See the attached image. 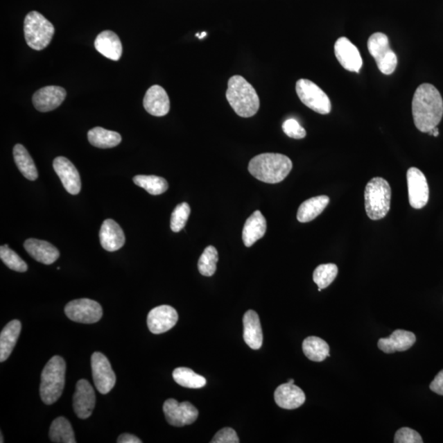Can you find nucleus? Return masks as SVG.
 Listing matches in <instances>:
<instances>
[{
	"mask_svg": "<svg viewBox=\"0 0 443 443\" xmlns=\"http://www.w3.org/2000/svg\"><path fill=\"white\" fill-rule=\"evenodd\" d=\"M65 315L69 320L80 324H95L103 316L102 307L91 299H78L67 304Z\"/></svg>",
	"mask_w": 443,
	"mask_h": 443,
	"instance_id": "obj_9",
	"label": "nucleus"
},
{
	"mask_svg": "<svg viewBox=\"0 0 443 443\" xmlns=\"http://www.w3.org/2000/svg\"><path fill=\"white\" fill-rule=\"evenodd\" d=\"M13 158L22 175L30 181L37 180L38 178L37 167L24 146L17 144L13 148Z\"/></svg>",
	"mask_w": 443,
	"mask_h": 443,
	"instance_id": "obj_29",
	"label": "nucleus"
},
{
	"mask_svg": "<svg viewBox=\"0 0 443 443\" xmlns=\"http://www.w3.org/2000/svg\"><path fill=\"white\" fill-rule=\"evenodd\" d=\"M0 258L6 266L12 270L24 272L28 270V266L19 254L13 252L8 245H3L0 247Z\"/></svg>",
	"mask_w": 443,
	"mask_h": 443,
	"instance_id": "obj_36",
	"label": "nucleus"
},
{
	"mask_svg": "<svg viewBox=\"0 0 443 443\" xmlns=\"http://www.w3.org/2000/svg\"><path fill=\"white\" fill-rule=\"evenodd\" d=\"M96 406V393L86 379H80L76 385L73 409L78 417L86 419L92 415Z\"/></svg>",
	"mask_w": 443,
	"mask_h": 443,
	"instance_id": "obj_14",
	"label": "nucleus"
},
{
	"mask_svg": "<svg viewBox=\"0 0 443 443\" xmlns=\"http://www.w3.org/2000/svg\"><path fill=\"white\" fill-rule=\"evenodd\" d=\"M119 443H141L142 441L135 435L130 433H124L118 438Z\"/></svg>",
	"mask_w": 443,
	"mask_h": 443,
	"instance_id": "obj_42",
	"label": "nucleus"
},
{
	"mask_svg": "<svg viewBox=\"0 0 443 443\" xmlns=\"http://www.w3.org/2000/svg\"><path fill=\"white\" fill-rule=\"evenodd\" d=\"M100 239L102 247L110 252H114L122 248L126 241L122 227L113 219H106L103 223L100 231Z\"/></svg>",
	"mask_w": 443,
	"mask_h": 443,
	"instance_id": "obj_21",
	"label": "nucleus"
},
{
	"mask_svg": "<svg viewBox=\"0 0 443 443\" xmlns=\"http://www.w3.org/2000/svg\"><path fill=\"white\" fill-rule=\"evenodd\" d=\"M368 49L382 73L391 75L395 71L397 57L389 46V40L386 35L376 33L371 35L368 40Z\"/></svg>",
	"mask_w": 443,
	"mask_h": 443,
	"instance_id": "obj_7",
	"label": "nucleus"
},
{
	"mask_svg": "<svg viewBox=\"0 0 443 443\" xmlns=\"http://www.w3.org/2000/svg\"><path fill=\"white\" fill-rule=\"evenodd\" d=\"M24 248L31 257L44 265H52L60 257L55 246L46 241L31 238L25 241Z\"/></svg>",
	"mask_w": 443,
	"mask_h": 443,
	"instance_id": "obj_22",
	"label": "nucleus"
},
{
	"mask_svg": "<svg viewBox=\"0 0 443 443\" xmlns=\"http://www.w3.org/2000/svg\"><path fill=\"white\" fill-rule=\"evenodd\" d=\"M283 130L286 136L293 139H303L306 136L305 128L294 119L286 120L283 124Z\"/></svg>",
	"mask_w": 443,
	"mask_h": 443,
	"instance_id": "obj_39",
	"label": "nucleus"
},
{
	"mask_svg": "<svg viewBox=\"0 0 443 443\" xmlns=\"http://www.w3.org/2000/svg\"><path fill=\"white\" fill-rule=\"evenodd\" d=\"M409 201L411 207L419 209L427 205L429 196L428 185L424 174L416 168L407 171Z\"/></svg>",
	"mask_w": 443,
	"mask_h": 443,
	"instance_id": "obj_12",
	"label": "nucleus"
},
{
	"mask_svg": "<svg viewBox=\"0 0 443 443\" xmlns=\"http://www.w3.org/2000/svg\"><path fill=\"white\" fill-rule=\"evenodd\" d=\"M297 96L304 105L318 114H328L332 105L327 94L310 80L301 79L295 86Z\"/></svg>",
	"mask_w": 443,
	"mask_h": 443,
	"instance_id": "obj_8",
	"label": "nucleus"
},
{
	"mask_svg": "<svg viewBox=\"0 0 443 443\" xmlns=\"http://www.w3.org/2000/svg\"><path fill=\"white\" fill-rule=\"evenodd\" d=\"M55 26L42 15L33 11L26 15L24 21V34L26 44L35 51H42L51 44Z\"/></svg>",
	"mask_w": 443,
	"mask_h": 443,
	"instance_id": "obj_6",
	"label": "nucleus"
},
{
	"mask_svg": "<svg viewBox=\"0 0 443 443\" xmlns=\"http://www.w3.org/2000/svg\"><path fill=\"white\" fill-rule=\"evenodd\" d=\"M226 97L232 110L243 118L253 117L261 105L256 89L239 75L228 80Z\"/></svg>",
	"mask_w": 443,
	"mask_h": 443,
	"instance_id": "obj_3",
	"label": "nucleus"
},
{
	"mask_svg": "<svg viewBox=\"0 0 443 443\" xmlns=\"http://www.w3.org/2000/svg\"><path fill=\"white\" fill-rule=\"evenodd\" d=\"M335 55L343 68L347 71L360 73L363 60L355 44L347 37L339 38L334 46Z\"/></svg>",
	"mask_w": 443,
	"mask_h": 443,
	"instance_id": "obj_15",
	"label": "nucleus"
},
{
	"mask_svg": "<svg viewBox=\"0 0 443 443\" xmlns=\"http://www.w3.org/2000/svg\"><path fill=\"white\" fill-rule=\"evenodd\" d=\"M165 418L169 424L183 427L193 424L198 418L199 411L190 402L179 403L175 399H168L163 407Z\"/></svg>",
	"mask_w": 443,
	"mask_h": 443,
	"instance_id": "obj_11",
	"label": "nucleus"
},
{
	"mask_svg": "<svg viewBox=\"0 0 443 443\" xmlns=\"http://www.w3.org/2000/svg\"><path fill=\"white\" fill-rule=\"evenodd\" d=\"M288 383L293 384L294 383V379H290Z\"/></svg>",
	"mask_w": 443,
	"mask_h": 443,
	"instance_id": "obj_45",
	"label": "nucleus"
},
{
	"mask_svg": "<svg viewBox=\"0 0 443 443\" xmlns=\"http://www.w3.org/2000/svg\"><path fill=\"white\" fill-rule=\"evenodd\" d=\"M95 47L103 56L113 61H119L123 53L122 42L114 31H104L98 35Z\"/></svg>",
	"mask_w": 443,
	"mask_h": 443,
	"instance_id": "obj_23",
	"label": "nucleus"
},
{
	"mask_svg": "<svg viewBox=\"0 0 443 443\" xmlns=\"http://www.w3.org/2000/svg\"><path fill=\"white\" fill-rule=\"evenodd\" d=\"M428 133L429 134V135H431L435 137L440 135V131H438V128L437 127L433 128L431 131H429Z\"/></svg>",
	"mask_w": 443,
	"mask_h": 443,
	"instance_id": "obj_43",
	"label": "nucleus"
},
{
	"mask_svg": "<svg viewBox=\"0 0 443 443\" xmlns=\"http://www.w3.org/2000/svg\"><path fill=\"white\" fill-rule=\"evenodd\" d=\"M392 190L389 183L382 177H374L365 191L367 216L372 220H379L387 216L391 207Z\"/></svg>",
	"mask_w": 443,
	"mask_h": 443,
	"instance_id": "obj_5",
	"label": "nucleus"
},
{
	"mask_svg": "<svg viewBox=\"0 0 443 443\" xmlns=\"http://www.w3.org/2000/svg\"><path fill=\"white\" fill-rule=\"evenodd\" d=\"M177 320L175 309L164 305L152 309L148 314L147 325L152 333L161 334L172 329Z\"/></svg>",
	"mask_w": 443,
	"mask_h": 443,
	"instance_id": "obj_13",
	"label": "nucleus"
},
{
	"mask_svg": "<svg viewBox=\"0 0 443 443\" xmlns=\"http://www.w3.org/2000/svg\"><path fill=\"white\" fill-rule=\"evenodd\" d=\"M211 443H238L239 437L234 429L232 428H225L219 431L213 440L210 441Z\"/></svg>",
	"mask_w": 443,
	"mask_h": 443,
	"instance_id": "obj_40",
	"label": "nucleus"
},
{
	"mask_svg": "<svg viewBox=\"0 0 443 443\" xmlns=\"http://www.w3.org/2000/svg\"><path fill=\"white\" fill-rule=\"evenodd\" d=\"M267 230V222L261 211L254 212L245 223L243 231V240L246 247H250L265 236Z\"/></svg>",
	"mask_w": 443,
	"mask_h": 443,
	"instance_id": "obj_25",
	"label": "nucleus"
},
{
	"mask_svg": "<svg viewBox=\"0 0 443 443\" xmlns=\"http://www.w3.org/2000/svg\"><path fill=\"white\" fill-rule=\"evenodd\" d=\"M416 337L409 331L398 329L394 331L390 337L379 340L378 347L384 353L392 354L397 351H406L413 347Z\"/></svg>",
	"mask_w": 443,
	"mask_h": 443,
	"instance_id": "obj_20",
	"label": "nucleus"
},
{
	"mask_svg": "<svg viewBox=\"0 0 443 443\" xmlns=\"http://www.w3.org/2000/svg\"><path fill=\"white\" fill-rule=\"evenodd\" d=\"M329 198L327 196H319L309 199L301 205L297 212V220L309 223L314 220L328 207Z\"/></svg>",
	"mask_w": 443,
	"mask_h": 443,
	"instance_id": "obj_27",
	"label": "nucleus"
},
{
	"mask_svg": "<svg viewBox=\"0 0 443 443\" xmlns=\"http://www.w3.org/2000/svg\"><path fill=\"white\" fill-rule=\"evenodd\" d=\"M173 378L180 386L187 388H201L207 385V379L203 376L186 367H179L174 370Z\"/></svg>",
	"mask_w": 443,
	"mask_h": 443,
	"instance_id": "obj_32",
	"label": "nucleus"
},
{
	"mask_svg": "<svg viewBox=\"0 0 443 443\" xmlns=\"http://www.w3.org/2000/svg\"><path fill=\"white\" fill-rule=\"evenodd\" d=\"M338 274V268L334 263H325L318 266L313 274V280L320 289H324L333 283Z\"/></svg>",
	"mask_w": 443,
	"mask_h": 443,
	"instance_id": "obj_35",
	"label": "nucleus"
},
{
	"mask_svg": "<svg viewBox=\"0 0 443 443\" xmlns=\"http://www.w3.org/2000/svg\"><path fill=\"white\" fill-rule=\"evenodd\" d=\"M293 169V162L288 156L266 153L257 155L250 161V174L263 182L276 184L284 181Z\"/></svg>",
	"mask_w": 443,
	"mask_h": 443,
	"instance_id": "obj_2",
	"label": "nucleus"
},
{
	"mask_svg": "<svg viewBox=\"0 0 443 443\" xmlns=\"http://www.w3.org/2000/svg\"><path fill=\"white\" fill-rule=\"evenodd\" d=\"M244 341L253 350H259L263 344V333L259 315L256 311L250 310L243 317Z\"/></svg>",
	"mask_w": 443,
	"mask_h": 443,
	"instance_id": "obj_24",
	"label": "nucleus"
},
{
	"mask_svg": "<svg viewBox=\"0 0 443 443\" xmlns=\"http://www.w3.org/2000/svg\"><path fill=\"white\" fill-rule=\"evenodd\" d=\"M66 363L61 356L49 361L42 371L40 397L44 404L55 403L62 395L65 385Z\"/></svg>",
	"mask_w": 443,
	"mask_h": 443,
	"instance_id": "obj_4",
	"label": "nucleus"
},
{
	"mask_svg": "<svg viewBox=\"0 0 443 443\" xmlns=\"http://www.w3.org/2000/svg\"><path fill=\"white\" fill-rule=\"evenodd\" d=\"M143 105L145 110L155 117H164L170 110V101L165 89L158 85L147 89Z\"/></svg>",
	"mask_w": 443,
	"mask_h": 443,
	"instance_id": "obj_18",
	"label": "nucleus"
},
{
	"mask_svg": "<svg viewBox=\"0 0 443 443\" xmlns=\"http://www.w3.org/2000/svg\"><path fill=\"white\" fill-rule=\"evenodd\" d=\"M191 214L190 205L187 203H182L174 209L171 216L170 227L174 232H179L185 227L188 218Z\"/></svg>",
	"mask_w": 443,
	"mask_h": 443,
	"instance_id": "obj_37",
	"label": "nucleus"
},
{
	"mask_svg": "<svg viewBox=\"0 0 443 443\" xmlns=\"http://www.w3.org/2000/svg\"><path fill=\"white\" fill-rule=\"evenodd\" d=\"M275 400L281 408L294 410L305 403L306 395L302 388L295 386L294 383H286L277 388Z\"/></svg>",
	"mask_w": 443,
	"mask_h": 443,
	"instance_id": "obj_19",
	"label": "nucleus"
},
{
	"mask_svg": "<svg viewBox=\"0 0 443 443\" xmlns=\"http://www.w3.org/2000/svg\"><path fill=\"white\" fill-rule=\"evenodd\" d=\"M21 330L19 320L10 322L0 334V362L6 361L15 349Z\"/></svg>",
	"mask_w": 443,
	"mask_h": 443,
	"instance_id": "obj_26",
	"label": "nucleus"
},
{
	"mask_svg": "<svg viewBox=\"0 0 443 443\" xmlns=\"http://www.w3.org/2000/svg\"><path fill=\"white\" fill-rule=\"evenodd\" d=\"M66 96L67 93L64 88L49 86L40 89L35 92L33 102L35 109L46 113L60 107L64 101Z\"/></svg>",
	"mask_w": 443,
	"mask_h": 443,
	"instance_id": "obj_17",
	"label": "nucleus"
},
{
	"mask_svg": "<svg viewBox=\"0 0 443 443\" xmlns=\"http://www.w3.org/2000/svg\"><path fill=\"white\" fill-rule=\"evenodd\" d=\"M88 140L93 146L101 149H109L119 146L122 141V137L118 132L97 127L89 130Z\"/></svg>",
	"mask_w": 443,
	"mask_h": 443,
	"instance_id": "obj_28",
	"label": "nucleus"
},
{
	"mask_svg": "<svg viewBox=\"0 0 443 443\" xmlns=\"http://www.w3.org/2000/svg\"><path fill=\"white\" fill-rule=\"evenodd\" d=\"M395 443H422L423 440L418 432L412 428L404 427L397 431L394 437Z\"/></svg>",
	"mask_w": 443,
	"mask_h": 443,
	"instance_id": "obj_38",
	"label": "nucleus"
},
{
	"mask_svg": "<svg viewBox=\"0 0 443 443\" xmlns=\"http://www.w3.org/2000/svg\"><path fill=\"white\" fill-rule=\"evenodd\" d=\"M53 167L66 191L71 195H78L82 188V182L73 164L69 159L60 156L53 160Z\"/></svg>",
	"mask_w": 443,
	"mask_h": 443,
	"instance_id": "obj_16",
	"label": "nucleus"
},
{
	"mask_svg": "<svg viewBox=\"0 0 443 443\" xmlns=\"http://www.w3.org/2000/svg\"><path fill=\"white\" fill-rule=\"evenodd\" d=\"M207 33H205V31H204V33H200V35H199V37H198V38H199L200 40H202V39H204L205 37H207Z\"/></svg>",
	"mask_w": 443,
	"mask_h": 443,
	"instance_id": "obj_44",
	"label": "nucleus"
},
{
	"mask_svg": "<svg viewBox=\"0 0 443 443\" xmlns=\"http://www.w3.org/2000/svg\"><path fill=\"white\" fill-rule=\"evenodd\" d=\"M431 391L443 396V370L438 373L431 384Z\"/></svg>",
	"mask_w": 443,
	"mask_h": 443,
	"instance_id": "obj_41",
	"label": "nucleus"
},
{
	"mask_svg": "<svg viewBox=\"0 0 443 443\" xmlns=\"http://www.w3.org/2000/svg\"><path fill=\"white\" fill-rule=\"evenodd\" d=\"M302 350L308 359L312 361L322 362L327 357H330L329 344L324 340L315 336L304 340Z\"/></svg>",
	"mask_w": 443,
	"mask_h": 443,
	"instance_id": "obj_30",
	"label": "nucleus"
},
{
	"mask_svg": "<svg viewBox=\"0 0 443 443\" xmlns=\"http://www.w3.org/2000/svg\"><path fill=\"white\" fill-rule=\"evenodd\" d=\"M3 433H1V441H0V442L3 443Z\"/></svg>",
	"mask_w": 443,
	"mask_h": 443,
	"instance_id": "obj_46",
	"label": "nucleus"
},
{
	"mask_svg": "<svg viewBox=\"0 0 443 443\" xmlns=\"http://www.w3.org/2000/svg\"><path fill=\"white\" fill-rule=\"evenodd\" d=\"M218 254L214 246L209 245L205 249L198 262V270L201 275L211 277L216 274Z\"/></svg>",
	"mask_w": 443,
	"mask_h": 443,
	"instance_id": "obj_34",
	"label": "nucleus"
},
{
	"mask_svg": "<svg viewBox=\"0 0 443 443\" xmlns=\"http://www.w3.org/2000/svg\"><path fill=\"white\" fill-rule=\"evenodd\" d=\"M92 370L94 383L101 394H108L116 383V375L108 358L101 352L93 353Z\"/></svg>",
	"mask_w": 443,
	"mask_h": 443,
	"instance_id": "obj_10",
	"label": "nucleus"
},
{
	"mask_svg": "<svg viewBox=\"0 0 443 443\" xmlns=\"http://www.w3.org/2000/svg\"><path fill=\"white\" fill-rule=\"evenodd\" d=\"M412 114L419 131L428 132L440 123L443 101L440 92L431 84L424 83L416 89L412 100Z\"/></svg>",
	"mask_w": 443,
	"mask_h": 443,
	"instance_id": "obj_1",
	"label": "nucleus"
},
{
	"mask_svg": "<svg viewBox=\"0 0 443 443\" xmlns=\"http://www.w3.org/2000/svg\"><path fill=\"white\" fill-rule=\"evenodd\" d=\"M133 182L137 186L153 196L163 194L168 189V182L158 176L137 175L133 177Z\"/></svg>",
	"mask_w": 443,
	"mask_h": 443,
	"instance_id": "obj_33",
	"label": "nucleus"
},
{
	"mask_svg": "<svg viewBox=\"0 0 443 443\" xmlns=\"http://www.w3.org/2000/svg\"><path fill=\"white\" fill-rule=\"evenodd\" d=\"M49 437L53 442H77L75 440L73 427L69 420L64 417H59L53 420L51 429H49Z\"/></svg>",
	"mask_w": 443,
	"mask_h": 443,
	"instance_id": "obj_31",
	"label": "nucleus"
}]
</instances>
